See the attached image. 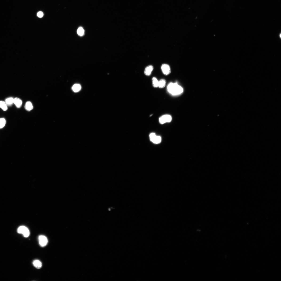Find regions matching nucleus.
Segmentation results:
<instances>
[{
	"label": "nucleus",
	"mask_w": 281,
	"mask_h": 281,
	"mask_svg": "<svg viewBox=\"0 0 281 281\" xmlns=\"http://www.w3.org/2000/svg\"><path fill=\"white\" fill-rule=\"evenodd\" d=\"M167 90L169 93L173 96L179 95L183 91L182 88L177 83H170L168 85Z\"/></svg>",
	"instance_id": "f257e3e1"
},
{
	"label": "nucleus",
	"mask_w": 281,
	"mask_h": 281,
	"mask_svg": "<svg viewBox=\"0 0 281 281\" xmlns=\"http://www.w3.org/2000/svg\"><path fill=\"white\" fill-rule=\"evenodd\" d=\"M18 233L22 234L25 237H27L30 234V232L29 229L26 227L24 226H21L19 227L17 230Z\"/></svg>",
	"instance_id": "f03ea898"
},
{
	"label": "nucleus",
	"mask_w": 281,
	"mask_h": 281,
	"mask_svg": "<svg viewBox=\"0 0 281 281\" xmlns=\"http://www.w3.org/2000/svg\"><path fill=\"white\" fill-rule=\"evenodd\" d=\"M172 117L170 115H166L161 116L159 119L160 123L162 124L170 123L172 120Z\"/></svg>",
	"instance_id": "7ed1b4c3"
},
{
	"label": "nucleus",
	"mask_w": 281,
	"mask_h": 281,
	"mask_svg": "<svg viewBox=\"0 0 281 281\" xmlns=\"http://www.w3.org/2000/svg\"><path fill=\"white\" fill-rule=\"evenodd\" d=\"M150 141L155 144L159 143L162 140L161 137L156 136L154 133H151L150 135Z\"/></svg>",
	"instance_id": "20e7f679"
},
{
	"label": "nucleus",
	"mask_w": 281,
	"mask_h": 281,
	"mask_svg": "<svg viewBox=\"0 0 281 281\" xmlns=\"http://www.w3.org/2000/svg\"><path fill=\"white\" fill-rule=\"evenodd\" d=\"M39 244L42 247H44L47 245L48 240L46 237L44 235H40L38 237Z\"/></svg>",
	"instance_id": "39448f33"
},
{
	"label": "nucleus",
	"mask_w": 281,
	"mask_h": 281,
	"mask_svg": "<svg viewBox=\"0 0 281 281\" xmlns=\"http://www.w3.org/2000/svg\"><path fill=\"white\" fill-rule=\"evenodd\" d=\"M161 69L163 73L165 75H168L171 72L170 67L169 65L167 64H162L161 67Z\"/></svg>",
	"instance_id": "423d86ee"
},
{
	"label": "nucleus",
	"mask_w": 281,
	"mask_h": 281,
	"mask_svg": "<svg viewBox=\"0 0 281 281\" xmlns=\"http://www.w3.org/2000/svg\"><path fill=\"white\" fill-rule=\"evenodd\" d=\"M23 102L22 100L16 97L14 98V104L15 105L17 108H19L21 107L22 105Z\"/></svg>",
	"instance_id": "0eeeda50"
},
{
	"label": "nucleus",
	"mask_w": 281,
	"mask_h": 281,
	"mask_svg": "<svg viewBox=\"0 0 281 281\" xmlns=\"http://www.w3.org/2000/svg\"><path fill=\"white\" fill-rule=\"evenodd\" d=\"M153 69V67L152 65L148 66L145 68L144 71L145 74L147 76L150 75L151 74Z\"/></svg>",
	"instance_id": "6e6552de"
},
{
	"label": "nucleus",
	"mask_w": 281,
	"mask_h": 281,
	"mask_svg": "<svg viewBox=\"0 0 281 281\" xmlns=\"http://www.w3.org/2000/svg\"><path fill=\"white\" fill-rule=\"evenodd\" d=\"M33 263L34 267L36 268L40 269L42 267V263L40 260H34L33 261Z\"/></svg>",
	"instance_id": "1a4fd4ad"
},
{
	"label": "nucleus",
	"mask_w": 281,
	"mask_h": 281,
	"mask_svg": "<svg viewBox=\"0 0 281 281\" xmlns=\"http://www.w3.org/2000/svg\"><path fill=\"white\" fill-rule=\"evenodd\" d=\"M25 108L27 111H30L33 109V107L31 102L30 101L27 102L25 106Z\"/></svg>",
	"instance_id": "9d476101"
},
{
	"label": "nucleus",
	"mask_w": 281,
	"mask_h": 281,
	"mask_svg": "<svg viewBox=\"0 0 281 281\" xmlns=\"http://www.w3.org/2000/svg\"><path fill=\"white\" fill-rule=\"evenodd\" d=\"M81 89V85L79 84H75L73 85L72 89L74 92H77L79 91Z\"/></svg>",
	"instance_id": "9b49d317"
},
{
	"label": "nucleus",
	"mask_w": 281,
	"mask_h": 281,
	"mask_svg": "<svg viewBox=\"0 0 281 281\" xmlns=\"http://www.w3.org/2000/svg\"><path fill=\"white\" fill-rule=\"evenodd\" d=\"M0 108L4 111L7 110L8 109V106H7L5 102L2 101H0Z\"/></svg>",
	"instance_id": "f8f14e48"
},
{
	"label": "nucleus",
	"mask_w": 281,
	"mask_h": 281,
	"mask_svg": "<svg viewBox=\"0 0 281 281\" xmlns=\"http://www.w3.org/2000/svg\"><path fill=\"white\" fill-rule=\"evenodd\" d=\"M14 98L10 97L7 98L5 100V102L7 106H11L14 104Z\"/></svg>",
	"instance_id": "ddd939ff"
},
{
	"label": "nucleus",
	"mask_w": 281,
	"mask_h": 281,
	"mask_svg": "<svg viewBox=\"0 0 281 281\" xmlns=\"http://www.w3.org/2000/svg\"><path fill=\"white\" fill-rule=\"evenodd\" d=\"M166 80L164 79H162L159 81L158 87L160 88H163L166 86Z\"/></svg>",
	"instance_id": "4468645a"
},
{
	"label": "nucleus",
	"mask_w": 281,
	"mask_h": 281,
	"mask_svg": "<svg viewBox=\"0 0 281 281\" xmlns=\"http://www.w3.org/2000/svg\"><path fill=\"white\" fill-rule=\"evenodd\" d=\"M152 84L153 87H158L159 81L155 77H154L152 79Z\"/></svg>",
	"instance_id": "2eb2a0df"
},
{
	"label": "nucleus",
	"mask_w": 281,
	"mask_h": 281,
	"mask_svg": "<svg viewBox=\"0 0 281 281\" xmlns=\"http://www.w3.org/2000/svg\"><path fill=\"white\" fill-rule=\"evenodd\" d=\"M6 121L5 119L4 118H0V129L3 128L5 125Z\"/></svg>",
	"instance_id": "dca6fc26"
},
{
	"label": "nucleus",
	"mask_w": 281,
	"mask_h": 281,
	"mask_svg": "<svg viewBox=\"0 0 281 281\" xmlns=\"http://www.w3.org/2000/svg\"><path fill=\"white\" fill-rule=\"evenodd\" d=\"M78 35L80 36H82L84 35V31L82 27H79L77 31Z\"/></svg>",
	"instance_id": "f3484780"
},
{
	"label": "nucleus",
	"mask_w": 281,
	"mask_h": 281,
	"mask_svg": "<svg viewBox=\"0 0 281 281\" xmlns=\"http://www.w3.org/2000/svg\"><path fill=\"white\" fill-rule=\"evenodd\" d=\"M37 16L39 18H42L43 16V14L42 12H39L37 13Z\"/></svg>",
	"instance_id": "a211bd4d"
}]
</instances>
